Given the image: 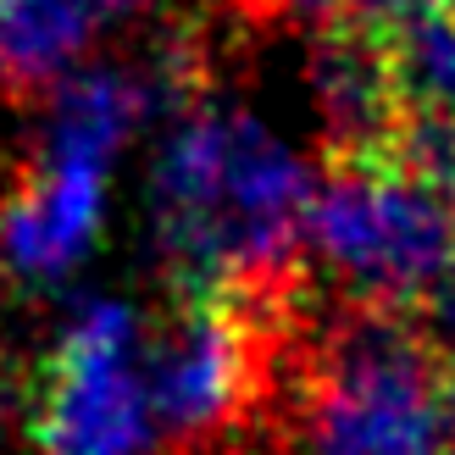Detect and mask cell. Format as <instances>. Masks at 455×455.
<instances>
[{
	"label": "cell",
	"instance_id": "1",
	"mask_svg": "<svg viewBox=\"0 0 455 455\" xmlns=\"http://www.w3.org/2000/svg\"><path fill=\"white\" fill-rule=\"evenodd\" d=\"M311 172L250 111H189L150 172V217L172 283L283 289L306 239Z\"/></svg>",
	"mask_w": 455,
	"mask_h": 455
},
{
	"label": "cell",
	"instance_id": "2",
	"mask_svg": "<svg viewBox=\"0 0 455 455\" xmlns=\"http://www.w3.org/2000/svg\"><path fill=\"white\" fill-rule=\"evenodd\" d=\"M455 355L411 311H345L294 395V455H455Z\"/></svg>",
	"mask_w": 455,
	"mask_h": 455
},
{
	"label": "cell",
	"instance_id": "3",
	"mask_svg": "<svg viewBox=\"0 0 455 455\" xmlns=\"http://www.w3.org/2000/svg\"><path fill=\"white\" fill-rule=\"evenodd\" d=\"M300 244L350 311H411L455 272L444 184L395 156H328Z\"/></svg>",
	"mask_w": 455,
	"mask_h": 455
},
{
	"label": "cell",
	"instance_id": "4",
	"mask_svg": "<svg viewBox=\"0 0 455 455\" xmlns=\"http://www.w3.org/2000/svg\"><path fill=\"white\" fill-rule=\"evenodd\" d=\"M283 289H195L172 283L167 323L145 339V395L156 444L184 455L212 450L244 422L261 389V350Z\"/></svg>",
	"mask_w": 455,
	"mask_h": 455
},
{
	"label": "cell",
	"instance_id": "5",
	"mask_svg": "<svg viewBox=\"0 0 455 455\" xmlns=\"http://www.w3.org/2000/svg\"><path fill=\"white\" fill-rule=\"evenodd\" d=\"M22 427L39 455H150L156 417L140 311L123 300L78 306L28 378Z\"/></svg>",
	"mask_w": 455,
	"mask_h": 455
},
{
	"label": "cell",
	"instance_id": "6",
	"mask_svg": "<svg viewBox=\"0 0 455 455\" xmlns=\"http://www.w3.org/2000/svg\"><path fill=\"white\" fill-rule=\"evenodd\" d=\"M106 172L78 162H39L12 200H0V278L22 294L73 278L100 239Z\"/></svg>",
	"mask_w": 455,
	"mask_h": 455
},
{
	"label": "cell",
	"instance_id": "7",
	"mask_svg": "<svg viewBox=\"0 0 455 455\" xmlns=\"http://www.w3.org/2000/svg\"><path fill=\"white\" fill-rule=\"evenodd\" d=\"M150 89L140 73H78L56 89L51 128H44V162H78V167H111V156L128 145V133L140 128L150 111Z\"/></svg>",
	"mask_w": 455,
	"mask_h": 455
},
{
	"label": "cell",
	"instance_id": "8",
	"mask_svg": "<svg viewBox=\"0 0 455 455\" xmlns=\"http://www.w3.org/2000/svg\"><path fill=\"white\" fill-rule=\"evenodd\" d=\"M89 0H0V78L34 89L61 78L95 34Z\"/></svg>",
	"mask_w": 455,
	"mask_h": 455
},
{
	"label": "cell",
	"instance_id": "9",
	"mask_svg": "<svg viewBox=\"0 0 455 455\" xmlns=\"http://www.w3.org/2000/svg\"><path fill=\"white\" fill-rule=\"evenodd\" d=\"M427 6H444V0H350L345 17L361 22V28H395V22L417 17V12H427Z\"/></svg>",
	"mask_w": 455,
	"mask_h": 455
},
{
	"label": "cell",
	"instance_id": "10",
	"mask_svg": "<svg viewBox=\"0 0 455 455\" xmlns=\"http://www.w3.org/2000/svg\"><path fill=\"white\" fill-rule=\"evenodd\" d=\"M444 206H450V228H455V172L444 178Z\"/></svg>",
	"mask_w": 455,
	"mask_h": 455
}]
</instances>
